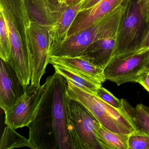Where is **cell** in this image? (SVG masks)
Returning <instances> with one entry per match:
<instances>
[{"instance_id":"1","label":"cell","mask_w":149,"mask_h":149,"mask_svg":"<svg viewBox=\"0 0 149 149\" xmlns=\"http://www.w3.org/2000/svg\"><path fill=\"white\" fill-rule=\"evenodd\" d=\"M44 84L36 117L27 126L30 148L74 149L67 118L68 81L55 72Z\"/></svg>"},{"instance_id":"2","label":"cell","mask_w":149,"mask_h":149,"mask_svg":"<svg viewBox=\"0 0 149 149\" xmlns=\"http://www.w3.org/2000/svg\"><path fill=\"white\" fill-rule=\"evenodd\" d=\"M0 12L6 20L11 41L8 63L22 84L28 87L31 77L28 35L31 21L24 0H0Z\"/></svg>"},{"instance_id":"3","label":"cell","mask_w":149,"mask_h":149,"mask_svg":"<svg viewBox=\"0 0 149 149\" xmlns=\"http://www.w3.org/2000/svg\"><path fill=\"white\" fill-rule=\"evenodd\" d=\"M122 5L114 56L140 51L149 30V0H124Z\"/></svg>"},{"instance_id":"4","label":"cell","mask_w":149,"mask_h":149,"mask_svg":"<svg viewBox=\"0 0 149 149\" xmlns=\"http://www.w3.org/2000/svg\"><path fill=\"white\" fill-rule=\"evenodd\" d=\"M123 11V6L120 5L99 21L68 37L65 41L50 49V56H82L91 43L117 33Z\"/></svg>"},{"instance_id":"5","label":"cell","mask_w":149,"mask_h":149,"mask_svg":"<svg viewBox=\"0 0 149 149\" xmlns=\"http://www.w3.org/2000/svg\"><path fill=\"white\" fill-rule=\"evenodd\" d=\"M68 81V97L87 108L104 127L117 133L129 134L136 130L125 111L111 106L95 94L85 91Z\"/></svg>"},{"instance_id":"6","label":"cell","mask_w":149,"mask_h":149,"mask_svg":"<svg viewBox=\"0 0 149 149\" xmlns=\"http://www.w3.org/2000/svg\"><path fill=\"white\" fill-rule=\"evenodd\" d=\"M67 113L69 132L74 149H102L96 134L101 124L93 114L68 96Z\"/></svg>"},{"instance_id":"7","label":"cell","mask_w":149,"mask_h":149,"mask_svg":"<svg viewBox=\"0 0 149 149\" xmlns=\"http://www.w3.org/2000/svg\"><path fill=\"white\" fill-rule=\"evenodd\" d=\"M149 70V48L126 55L114 56L103 69L105 79L119 85L136 82Z\"/></svg>"},{"instance_id":"8","label":"cell","mask_w":149,"mask_h":149,"mask_svg":"<svg viewBox=\"0 0 149 149\" xmlns=\"http://www.w3.org/2000/svg\"><path fill=\"white\" fill-rule=\"evenodd\" d=\"M28 35L31 64V84L40 86L41 79L46 72L50 61V33L44 27L31 22L28 29Z\"/></svg>"},{"instance_id":"9","label":"cell","mask_w":149,"mask_h":149,"mask_svg":"<svg viewBox=\"0 0 149 149\" xmlns=\"http://www.w3.org/2000/svg\"><path fill=\"white\" fill-rule=\"evenodd\" d=\"M45 85L28 86L22 97L5 111V124L15 130L27 126L36 117Z\"/></svg>"},{"instance_id":"10","label":"cell","mask_w":149,"mask_h":149,"mask_svg":"<svg viewBox=\"0 0 149 149\" xmlns=\"http://www.w3.org/2000/svg\"><path fill=\"white\" fill-rule=\"evenodd\" d=\"M0 62V107L5 111L17 102L27 87L8 62L1 59Z\"/></svg>"},{"instance_id":"11","label":"cell","mask_w":149,"mask_h":149,"mask_svg":"<svg viewBox=\"0 0 149 149\" xmlns=\"http://www.w3.org/2000/svg\"><path fill=\"white\" fill-rule=\"evenodd\" d=\"M124 0H101L90 8L78 12L69 30L68 37L106 17L122 5Z\"/></svg>"},{"instance_id":"12","label":"cell","mask_w":149,"mask_h":149,"mask_svg":"<svg viewBox=\"0 0 149 149\" xmlns=\"http://www.w3.org/2000/svg\"><path fill=\"white\" fill-rule=\"evenodd\" d=\"M117 33L91 43L85 49L82 56L95 66L104 68L114 56Z\"/></svg>"},{"instance_id":"13","label":"cell","mask_w":149,"mask_h":149,"mask_svg":"<svg viewBox=\"0 0 149 149\" xmlns=\"http://www.w3.org/2000/svg\"><path fill=\"white\" fill-rule=\"evenodd\" d=\"M49 63L57 65L87 75L103 83L106 81L103 69L95 66L83 56H50Z\"/></svg>"},{"instance_id":"14","label":"cell","mask_w":149,"mask_h":149,"mask_svg":"<svg viewBox=\"0 0 149 149\" xmlns=\"http://www.w3.org/2000/svg\"><path fill=\"white\" fill-rule=\"evenodd\" d=\"M24 1L31 22L40 24L50 33L58 22L60 12H51L45 0H24Z\"/></svg>"},{"instance_id":"15","label":"cell","mask_w":149,"mask_h":149,"mask_svg":"<svg viewBox=\"0 0 149 149\" xmlns=\"http://www.w3.org/2000/svg\"><path fill=\"white\" fill-rule=\"evenodd\" d=\"M81 4L75 6L66 7L59 12L60 16L58 22L49 33L51 37V49L66 40L69 30L80 10Z\"/></svg>"},{"instance_id":"16","label":"cell","mask_w":149,"mask_h":149,"mask_svg":"<svg viewBox=\"0 0 149 149\" xmlns=\"http://www.w3.org/2000/svg\"><path fill=\"white\" fill-rule=\"evenodd\" d=\"M53 65L56 73L85 91L96 95L97 90L102 86V83L87 75L60 65Z\"/></svg>"},{"instance_id":"17","label":"cell","mask_w":149,"mask_h":149,"mask_svg":"<svg viewBox=\"0 0 149 149\" xmlns=\"http://www.w3.org/2000/svg\"><path fill=\"white\" fill-rule=\"evenodd\" d=\"M97 136L102 149H128L129 134L113 132L101 125Z\"/></svg>"},{"instance_id":"18","label":"cell","mask_w":149,"mask_h":149,"mask_svg":"<svg viewBox=\"0 0 149 149\" xmlns=\"http://www.w3.org/2000/svg\"><path fill=\"white\" fill-rule=\"evenodd\" d=\"M123 110L131 119L135 127L149 135V108L142 104L132 107L126 100L122 99Z\"/></svg>"},{"instance_id":"19","label":"cell","mask_w":149,"mask_h":149,"mask_svg":"<svg viewBox=\"0 0 149 149\" xmlns=\"http://www.w3.org/2000/svg\"><path fill=\"white\" fill-rule=\"evenodd\" d=\"M30 148L29 140L7 125L5 127L0 142V149H10L21 147Z\"/></svg>"},{"instance_id":"20","label":"cell","mask_w":149,"mask_h":149,"mask_svg":"<svg viewBox=\"0 0 149 149\" xmlns=\"http://www.w3.org/2000/svg\"><path fill=\"white\" fill-rule=\"evenodd\" d=\"M11 41L6 20L0 12V58L8 62L11 52Z\"/></svg>"},{"instance_id":"21","label":"cell","mask_w":149,"mask_h":149,"mask_svg":"<svg viewBox=\"0 0 149 149\" xmlns=\"http://www.w3.org/2000/svg\"><path fill=\"white\" fill-rule=\"evenodd\" d=\"M128 149H149V135L140 130L129 134Z\"/></svg>"},{"instance_id":"22","label":"cell","mask_w":149,"mask_h":149,"mask_svg":"<svg viewBox=\"0 0 149 149\" xmlns=\"http://www.w3.org/2000/svg\"><path fill=\"white\" fill-rule=\"evenodd\" d=\"M96 95L111 106L118 109L124 111L122 99L121 100L118 99L106 89L101 86L97 90Z\"/></svg>"},{"instance_id":"23","label":"cell","mask_w":149,"mask_h":149,"mask_svg":"<svg viewBox=\"0 0 149 149\" xmlns=\"http://www.w3.org/2000/svg\"><path fill=\"white\" fill-rule=\"evenodd\" d=\"M51 12L59 13L66 7H73L80 5L83 0H45Z\"/></svg>"},{"instance_id":"24","label":"cell","mask_w":149,"mask_h":149,"mask_svg":"<svg viewBox=\"0 0 149 149\" xmlns=\"http://www.w3.org/2000/svg\"><path fill=\"white\" fill-rule=\"evenodd\" d=\"M136 83L142 85L149 93V70L142 74L139 77Z\"/></svg>"},{"instance_id":"25","label":"cell","mask_w":149,"mask_h":149,"mask_svg":"<svg viewBox=\"0 0 149 149\" xmlns=\"http://www.w3.org/2000/svg\"><path fill=\"white\" fill-rule=\"evenodd\" d=\"M101 1V0H83V1L81 3L79 11L90 8L95 6Z\"/></svg>"},{"instance_id":"26","label":"cell","mask_w":149,"mask_h":149,"mask_svg":"<svg viewBox=\"0 0 149 149\" xmlns=\"http://www.w3.org/2000/svg\"><path fill=\"white\" fill-rule=\"evenodd\" d=\"M148 48H149V30L142 43L141 50Z\"/></svg>"}]
</instances>
